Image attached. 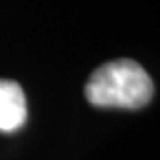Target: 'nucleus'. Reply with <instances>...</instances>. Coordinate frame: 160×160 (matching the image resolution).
I'll list each match as a JSON object with an SVG mask.
<instances>
[{"mask_svg": "<svg viewBox=\"0 0 160 160\" xmlns=\"http://www.w3.org/2000/svg\"><path fill=\"white\" fill-rule=\"evenodd\" d=\"M154 83L141 64L131 59L110 61L93 72L85 97L93 106L139 110L152 100Z\"/></svg>", "mask_w": 160, "mask_h": 160, "instance_id": "f257e3e1", "label": "nucleus"}, {"mask_svg": "<svg viewBox=\"0 0 160 160\" xmlns=\"http://www.w3.org/2000/svg\"><path fill=\"white\" fill-rule=\"evenodd\" d=\"M26 98L13 80L0 78V131L13 132L26 122Z\"/></svg>", "mask_w": 160, "mask_h": 160, "instance_id": "f03ea898", "label": "nucleus"}]
</instances>
